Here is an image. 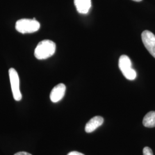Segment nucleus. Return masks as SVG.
<instances>
[{
    "mask_svg": "<svg viewBox=\"0 0 155 155\" xmlns=\"http://www.w3.org/2000/svg\"><path fill=\"white\" fill-rule=\"evenodd\" d=\"M56 51L55 43L50 40L40 41L35 50L34 55L39 60L46 59L53 55Z\"/></svg>",
    "mask_w": 155,
    "mask_h": 155,
    "instance_id": "obj_1",
    "label": "nucleus"
},
{
    "mask_svg": "<svg viewBox=\"0 0 155 155\" xmlns=\"http://www.w3.org/2000/svg\"><path fill=\"white\" fill-rule=\"evenodd\" d=\"M40 27V24L36 19L23 18L17 21L15 28L17 31L20 33H34L38 31Z\"/></svg>",
    "mask_w": 155,
    "mask_h": 155,
    "instance_id": "obj_2",
    "label": "nucleus"
},
{
    "mask_svg": "<svg viewBox=\"0 0 155 155\" xmlns=\"http://www.w3.org/2000/svg\"><path fill=\"white\" fill-rule=\"evenodd\" d=\"M118 66L124 76L128 80L133 81L136 79L137 74L132 67V62L130 58L125 55L120 56L118 61Z\"/></svg>",
    "mask_w": 155,
    "mask_h": 155,
    "instance_id": "obj_3",
    "label": "nucleus"
},
{
    "mask_svg": "<svg viewBox=\"0 0 155 155\" xmlns=\"http://www.w3.org/2000/svg\"><path fill=\"white\" fill-rule=\"evenodd\" d=\"M9 75L13 98L17 101H19L22 98V95L20 90V80L18 73L15 68H11L9 70Z\"/></svg>",
    "mask_w": 155,
    "mask_h": 155,
    "instance_id": "obj_4",
    "label": "nucleus"
},
{
    "mask_svg": "<svg viewBox=\"0 0 155 155\" xmlns=\"http://www.w3.org/2000/svg\"><path fill=\"white\" fill-rule=\"evenodd\" d=\"M141 39L144 46L150 55L155 58V35L148 30L144 31L141 34Z\"/></svg>",
    "mask_w": 155,
    "mask_h": 155,
    "instance_id": "obj_5",
    "label": "nucleus"
},
{
    "mask_svg": "<svg viewBox=\"0 0 155 155\" xmlns=\"http://www.w3.org/2000/svg\"><path fill=\"white\" fill-rule=\"evenodd\" d=\"M66 89V87L63 83H60L56 85L52 90L50 93L51 101L54 103L61 101L64 96Z\"/></svg>",
    "mask_w": 155,
    "mask_h": 155,
    "instance_id": "obj_6",
    "label": "nucleus"
},
{
    "mask_svg": "<svg viewBox=\"0 0 155 155\" xmlns=\"http://www.w3.org/2000/svg\"><path fill=\"white\" fill-rule=\"evenodd\" d=\"M104 123V118L101 116H95L92 118L87 122L85 127V131L86 133H91L94 132Z\"/></svg>",
    "mask_w": 155,
    "mask_h": 155,
    "instance_id": "obj_7",
    "label": "nucleus"
},
{
    "mask_svg": "<svg viewBox=\"0 0 155 155\" xmlns=\"http://www.w3.org/2000/svg\"><path fill=\"white\" fill-rule=\"evenodd\" d=\"M77 11L81 14H86L91 6V0H74Z\"/></svg>",
    "mask_w": 155,
    "mask_h": 155,
    "instance_id": "obj_8",
    "label": "nucleus"
},
{
    "mask_svg": "<svg viewBox=\"0 0 155 155\" xmlns=\"http://www.w3.org/2000/svg\"><path fill=\"white\" fill-rule=\"evenodd\" d=\"M143 124L145 127H155V111H150L144 116Z\"/></svg>",
    "mask_w": 155,
    "mask_h": 155,
    "instance_id": "obj_9",
    "label": "nucleus"
},
{
    "mask_svg": "<svg viewBox=\"0 0 155 155\" xmlns=\"http://www.w3.org/2000/svg\"><path fill=\"white\" fill-rule=\"evenodd\" d=\"M143 155H153L152 150L150 148V147H145L143 149Z\"/></svg>",
    "mask_w": 155,
    "mask_h": 155,
    "instance_id": "obj_10",
    "label": "nucleus"
},
{
    "mask_svg": "<svg viewBox=\"0 0 155 155\" xmlns=\"http://www.w3.org/2000/svg\"><path fill=\"white\" fill-rule=\"evenodd\" d=\"M67 155H84L82 153H80V152H78L77 151H73V152H70Z\"/></svg>",
    "mask_w": 155,
    "mask_h": 155,
    "instance_id": "obj_11",
    "label": "nucleus"
},
{
    "mask_svg": "<svg viewBox=\"0 0 155 155\" xmlns=\"http://www.w3.org/2000/svg\"><path fill=\"white\" fill-rule=\"evenodd\" d=\"M14 155H32L27 152H19Z\"/></svg>",
    "mask_w": 155,
    "mask_h": 155,
    "instance_id": "obj_12",
    "label": "nucleus"
},
{
    "mask_svg": "<svg viewBox=\"0 0 155 155\" xmlns=\"http://www.w3.org/2000/svg\"><path fill=\"white\" fill-rule=\"evenodd\" d=\"M134 1H136V2H140V1H141L142 0H133Z\"/></svg>",
    "mask_w": 155,
    "mask_h": 155,
    "instance_id": "obj_13",
    "label": "nucleus"
}]
</instances>
